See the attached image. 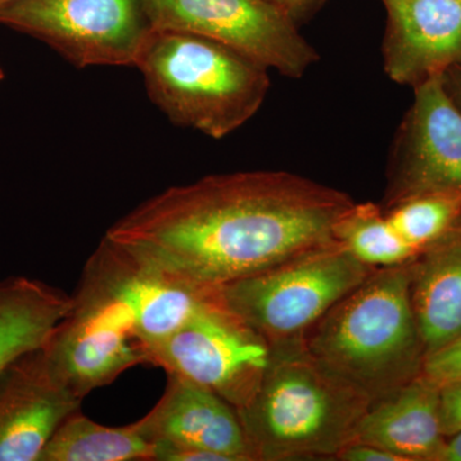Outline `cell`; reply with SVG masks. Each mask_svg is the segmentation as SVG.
I'll use <instances>...</instances> for the list:
<instances>
[{"label": "cell", "mask_w": 461, "mask_h": 461, "mask_svg": "<svg viewBox=\"0 0 461 461\" xmlns=\"http://www.w3.org/2000/svg\"><path fill=\"white\" fill-rule=\"evenodd\" d=\"M441 76L414 87L391 145L382 208L427 194L461 196V113Z\"/></svg>", "instance_id": "obj_10"}, {"label": "cell", "mask_w": 461, "mask_h": 461, "mask_svg": "<svg viewBox=\"0 0 461 461\" xmlns=\"http://www.w3.org/2000/svg\"><path fill=\"white\" fill-rule=\"evenodd\" d=\"M81 403L50 371L41 348L9 364L0 371V461H39Z\"/></svg>", "instance_id": "obj_12"}, {"label": "cell", "mask_w": 461, "mask_h": 461, "mask_svg": "<svg viewBox=\"0 0 461 461\" xmlns=\"http://www.w3.org/2000/svg\"><path fill=\"white\" fill-rule=\"evenodd\" d=\"M271 351L214 291L184 326L149 348V364L209 388L238 411L256 393Z\"/></svg>", "instance_id": "obj_6"}, {"label": "cell", "mask_w": 461, "mask_h": 461, "mask_svg": "<svg viewBox=\"0 0 461 461\" xmlns=\"http://www.w3.org/2000/svg\"><path fill=\"white\" fill-rule=\"evenodd\" d=\"M151 27L221 42L285 77L300 78L320 60L297 21L269 0H144Z\"/></svg>", "instance_id": "obj_9"}, {"label": "cell", "mask_w": 461, "mask_h": 461, "mask_svg": "<svg viewBox=\"0 0 461 461\" xmlns=\"http://www.w3.org/2000/svg\"><path fill=\"white\" fill-rule=\"evenodd\" d=\"M409 264L379 268L304 336L312 357L371 402L421 375Z\"/></svg>", "instance_id": "obj_3"}, {"label": "cell", "mask_w": 461, "mask_h": 461, "mask_svg": "<svg viewBox=\"0 0 461 461\" xmlns=\"http://www.w3.org/2000/svg\"><path fill=\"white\" fill-rule=\"evenodd\" d=\"M271 348L256 393L236 411L254 461L335 460L371 400L318 363L304 338Z\"/></svg>", "instance_id": "obj_2"}, {"label": "cell", "mask_w": 461, "mask_h": 461, "mask_svg": "<svg viewBox=\"0 0 461 461\" xmlns=\"http://www.w3.org/2000/svg\"><path fill=\"white\" fill-rule=\"evenodd\" d=\"M154 455L156 444L141 420L108 427L78 411L58 427L39 461H154Z\"/></svg>", "instance_id": "obj_18"}, {"label": "cell", "mask_w": 461, "mask_h": 461, "mask_svg": "<svg viewBox=\"0 0 461 461\" xmlns=\"http://www.w3.org/2000/svg\"><path fill=\"white\" fill-rule=\"evenodd\" d=\"M214 291L176 277L103 238L85 264L74 297L120 317L149 355L151 346L184 326Z\"/></svg>", "instance_id": "obj_7"}, {"label": "cell", "mask_w": 461, "mask_h": 461, "mask_svg": "<svg viewBox=\"0 0 461 461\" xmlns=\"http://www.w3.org/2000/svg\"><path fill=\"white\" fill-rule=\"evenodd\" d=\"M409 268L412 313L429 357L461 336V229L424 249Z\"/></svg>", "instance_id": "obj_16"}, {"label": "cell", "mask_w": 461, "mask_h": 461, "mask_svg": "<svg viewBox=\"0 0 461 461\" xmlns=\"http://www.w3.org/2000/svg\"><path fill=\"white\" fill-rule=\"evenodd\" d=\"M439 421L445 438L461 430V379L439 387Z\"/></svg>", "instance_id": "obj_22"}, {"label": "cell", "mask_w": 461, "mask_h": 461, "mask_svg": "<svg viewBox=\"0 0 461 461\" xmlns=\"http://www.w3.org/2000/svg\"><path fill=\"white\" fill-rule=\"evenodd\" d=\"M442 86L461 113V65L451 67L441 76Z\"/></svg>", "instance_id": "obj_24"}, {"label": "cell", "mask_w": 461, "mask_h": 461, "mask_svg": "<svg viewBox=\"0 0 461 461\" xmlns=\"http://www.w3.org/2000/svg\"><path fill=\"white\" fill-rule=\"evenodd\" d=\"M335 460L339 461H402L393 453L377 446L353 441L339 451Z\"/></svg>", "instance_id": "obj_23"}, {"label": "cell", "mask_w": 461, "mask_h": 461, "mask_svg": "<svg viewBox=\"0 0 461 461\" xmlns=\"http://www.w3.org/2000/svg\"><path fill=\"white\" fill-rule=\"evenodd\" d=\"M456 227L461 229V218ZM421 375L438 387L461 379V336L441 350L426 357Z\"/></svg>", "instance_id": "obj_21"}, {"label": "cell", "mask_w": 461, "mask_h": 461, "mask_svg": "<svg viewBox=\"0 0 461 461\" xmlns=\"http://www.w3.org/2000/svg\"><path fill=\"white\" fill-rule=\"evenodd\" d=\"M149 98L182 127L223 139L256 115L267 98L268 68L221 42L153 29L136 59Z\"/></svg>", "instance_id": "obj_4"}, {"label": "cell", "mask_w": 461, "mask_h": 461, "mask_svg": "<svg viewBox=\"0 0 461 461\" xmlns=\"http://www.w3.org/2000/svg\"><path fill=\"white\" fill-rule=\"evenodd\" d=\"M3 76H5V74H3L2 68H0V80H2Z\"/></svg>", "instance_id": "obj_28"}, {"label": "cell", "mask_w": 461, "mask_h": 461, "mask_svg": "<svg viewBox=\"0 0 461 461\" xmlns=\"http://www.w3.org/2000/svg\"><path fill=\"white\" fill-rule=\"evenodd\" d=\"M269 2L284 9L297 21V17L308 12V9L315 5L318 0H269Z\"/></svg>", "instance_id": "obj_26"}, {"label": "cell", "mask_w": 461, "mask_h": 461, "mask_svg": "<svg viewBox=\"0 0 461 461\" xmlns=\"http://www.w3.org/2000/svg\"><path fill=\"white\" fill-rule=\"evenodd\" d=\"M387 23L382 42L390 80L414 87L461 65V0H381Z\"/></svg>", "instance_id": "obj_13"}, {"label": "cell", "mask_w": 461, "mask_h": 461, "mask_svg": "<svg viewBox=\"0 0 461 461\" xmlns=\"http://www.w3.org/2000/svg\"><path fill=\"white\" fill-rule=\"evenodd\" d=\"M165 393L141 418L154 444L198 448L229 461H254L236 409L220 395L189 379L167 375Z\"/></svg>", "instance_id": "obj_14"}, {"label": "cell", "mask_w": 461, "mask_h": 461, "mask_svg": "<svg viewBox=\"0 0 461 461\" xmlns=\"http://www.w3.org/2000/svg\"><path fill=\"white\" fill-rule=\"evenodd\" d=\"M0 25L47 42L75 66H135L151 32L144 0H16Z\"/></svg>", "instance_id": "obj_8"}, {"label": "cell", "mask_w": 461, "mask_h": 461, "mask_svg": "<svg viewBox=\"0 0 461 461\" xmlns=\"http://www.w3.org/2000/svg\"><path fill=\"white\" fill-rule=\"evenodd\" d=\"M382 209L399 235L421 253L459 222L461 196L427 194Z\"/></svg>", "instance_id": "obj_20"}, {"label": "cell", "mask_w": 461, "mask_h": 461, "mask_svg": "<svg viewBox=\"0 0 461 461\" xmlns=\"http://www.w3.org/2000/svg\"><path fill=\"white\" fill-rule=\"evenodd\" d=\"M436 461H461V430L445 439Z\"/></svg>", "instance_id": "obj_25"}, {"label": "cell", "mask_w": 461, "mask_h": 461, "mask_svg": "<svg viewBox=\"0 0 461 461\" xmlns=\"http://www.w3.org/2000/svg\"><path fill=\"white\" fill-rule=\"evenodd\" d=\"M16 2V0H0V7L5 5H8V3Z\"/></svg>", "instance_id": "obj_27"}, {"label": "cell", "mask_w": 461, "mask_h": 461, "mask_svg": "<svg viewBox=\"0 0 461 461\" xmlns=\"http://www.w3.org/2000/svg\"><path fill=\"white\" fill-rule=\"evenodd\" d=\"M375 269L339 242L215 288L218 300L269 345L304 338Z\"/></svg>", "instance_id": "obj_5"}, {"label": "cell", "mask_w": 461, "mask_h": 461, "mask_svg": "<svg viewBox=\"0 0 461 461\" xmlns=\"http://www.w3.org/2000/svg\"><path fill=\"white\" fill-rule=\"evenodd\" d=\"M355 204L285 171L206 176L136 206L104 238L196 286L217 288L333 244Z\"/></svg>", "instance_id": "obj_1"}, {"label": "cell", "mask_w": 461, "mask_h": 461, "mask_svg": "<svg viewBox=\"0 0 461 461\" xmlns=\"http://www.w3.org/2000/svg\"><path fill=\"white\" fill-rule=\"evenodd\" d=\"M445 439L439 387L420 375L368 406L354 441L377 446L402 461H436Z\"/></svg>", "instance_id": "obj_15"}, {"label": "cell", "mask_w": 461, "mask_h": 461, "mask_svg": "<svg viewBox=\"0 0 461 461\" xmlns=\"http://www.w3.org/2000/svg\"><path fill=\"white\" fill-rule=\"evenodd\" d=\"M72 304V296L41 281L0 280V371L41 348Z\"/></svg>", "instance_id": "obj_17"}, {"label": "cell", "mask_w": 461, "mask_h": 461, "mask_svg": "<svg viewBox=\"0 0 461 461\" xmlns=\"http://www.w3.org/2000/svg\"><path fill=\"white\" fill-rule=\"evenodd\" d=\"M335 239L373 269L403 266L420 254L393 229L382 206L373 203H355L336 223Z\"/></svg>", "instance_id": "obj_19"}, {"label": "cell", "mask_w": 461, "mask_h": 461, "mask_svg": "<svg viewBox=\"0 0 461 461\" xmlns=\"http://www.w3.org/2000/svg\"><path fill=\"white\" fill-rule=\"evenodd\" d=\"M42 346L50 371L72 393L85 399L122 373L149 364L147 348L104 306L76 300Z\"/></svg>", "instance_id": "obj_11"}]
</instances>
